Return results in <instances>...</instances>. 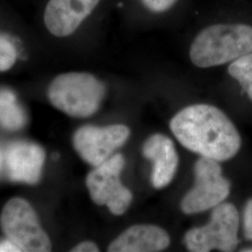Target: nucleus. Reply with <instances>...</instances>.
Here are the masks:
<instances>
[{
  "label": "nucleus",
  "instance_id": "f257e3e1",
  "mask_svg": "<svg viewBox=\"0 0 252 252\" xmlns=\"http://www.w3.org/2000/svg\"><path fill=\"white\" fill-rule=\"evenodd\" d=\"M172 133L180 144L202 157L223 162L241 148V137L232 121L210 105L183 108L170 122Z\"/></svg>",
  "mask_w": 252,
  "mask_h": 252
},
{
  "label": "nucleus",
  "instance_id": "f03ea898",
  "mask_svg": "<svg viewBox=\"0 0 252 252\" xmlns=\"http://www.w3.org/2000/svg\"><path fill=\"white\" fill-rule=\"evenodd\" d=\"M252 53V27L243 24H218L203 29L189 49V58L207 68L234 62Z\"/></svg>",
  "mask_w": 252,
  "mask_h": 252
},
{
  "label": "nucleus",
  "instance_id": "7ed1b4c3",
  "mask_svg": "<svg viewBox=\"0 0 252 252\" xmlns=\"http://www.w3.org/2000/svg\"><path fill=\"white\" fill-rule=\"evenodd\" d=\"M103 82L85 72H69L54 78L48 96L55 108L68 116L87 118L94 115L105 96Z\"/></svg>",
  "mask_w": 252,
  "mask_h": 252
},
{
  "label": "nucleus",
  "instance_id": "20e7f679",
  "mask_svg": "<svg viewBox=\"0 0 252 252\" xmlns=\"http://www.w3.org/2000/svg\"><path fill=\"white\" fill-rule=\"evenodd\" d=\"M0 226L7 239L20 252H48L52 251L49 236L38 221L36 212L25 199H10L4 206Z\"/></svg>",
  "mask_w": 252,
  "mask_h": 252
},
{
  "label": "nucleus",
  "instance_id": "39448f33",
  "mask_svg": "<svg viewBox=\"0 0 252 252\" xmlns=\"http://www.w3.org/2000/svg\"><path fill=\"white\" fill-rule=\"evenodd\" d=\"M239 213L231 203H221L213 208L207 225L188 231L184 243L189 252H234L239 243Z\"/></svg>",
  "mask_w": 252,
  "mask_h": 252
},
{
  "label": "nucleus",
  "instance_id": "423d86ee",
  "mask_svg": "<svg viewBox=\"0 0 252 252\" xmlns=\"http://www.w3.org/2000/svg\"><path fill=\"white\" fill-rule=\"evenodd\" d=\"M125 164L124 155L116 153L106 162L95 166L86 179L92 200L96 205L107 206L115 216L123 215L133 200L132 192L121 181Z\"/></svg>",
  "mask_w": 252,
  "mask_h": 252
},
{
  "label": "nucleus",
  "instance_id": "0eeeda50",
  "mask_svg": "<svg viewBox=\"0 0 252 252\" xmlns=\"http://www.w3.org/2000/svg\"><path fill=\"white\" fill-rule=\"evenodd\" d=\"M194 187L181 201L185 214H196L223 203L231 190V183L222 175L217 161L202 157L194 165Z\"/></svg>",
  "mask_w": 252,
  "mask_h": 252
},
{
  "label": "nucleus",
  "instance_id": "6e6552de",
  "mask_svg": "<svg viewBox=\"0 0 252 252\" xmlns=\"http://www.w3.org/2000/svg\"><path fill=\"white\" fill-rule=\"evenodd\" d=\"M129 136L130 129L124 125L85 126L75 132L73 145L81 158L95 167L109 159Z\"/></svg>",
  "mask_w": 252,
  "mask_h": 252
},
{
  "label": "nucleus",
  "instance_id": "1a4fd4ad",
  "mask_svg": "<svg viewBox=\"0 0 252 252\" xmlns=\"http://www.w3.org/2000/svg\"><path fill=\"white\" fill-rule=\"evenodd\" d=\"M99 2L100 0H50L44 12L46 27L54 36H69Z\"/></svg>",
  "mask_w": 252,
  "mask_h": 252
},
{
  "label": "nucleus",
  "instance_id": "9d476101",
  "mask_svg": "<svg viewBox=\"0 0 252 252\" xmlns=\"http://www.w3.org/2000/svg\"><path fill=\"white\" fill-rule=\"evenodd\" d=\"M45 152L38 145L15 142L6 152L9 179L17 182L36 184L42 175Z\"/></svg>",
  "mask_w": 252,
  "mask_h": 252
},
{
  "label": "nucleus",
  "instance_id": "9b49d317",
  "mask_svg": "<svg viewBox=\"0 0 252 252\" xmlns=\"http://www.w3.org/2000/svg\"><path fill=\"white\" fill-rule=\"evenodd\" d=\"M145 158L153 162L152 183L162 189L171 182L179 166V155L171 139L162 134L151 135L143 144Z\"/></svg>",
  "mask_w": 252,
  "mask_h": 252
},
{
  "label": "nucleus",
  "instance_id": "f8f14e48",
  "mask_svg": "<svg viewBox=\"0 0 252 252\" xmlns=\"http://www.w3.org/2000/svg\"><path fill=\"white\" fill-rule=\"evenodd\" d=\"M170 237L158 226L134 225L108 246L109 252H158L168 248Z\"/></svg>",
  "mask_w": 252,
  "mask_h": 252
},
{
  "label": "nucleus",
  "instance_id": "ddd939ff",
  "mask_svg": "<svg viewBox=\"0 0 252 252\" xmlns=\"http://www.w3.org/2000/svg\"><path fill=\"white\" fill-rule=\"evenodd\" d=\"M27 115L17 103L16 95L7 89L0 90V126L9 131H17L27 124Z\"/></svg>",
  "mask_w": 252,
  "mask_h": 252
},
{
  "label": "nucleus",
  "instance_id": "4468645a",
  "mask_svg": "<svg viewBox=\"0 0 252 252\" xmlns=\"http://www.w3.org/2000/svg\"><path fill=\"white\" fill-rule=\"evenodd\" d=\"M228 72L239 82L250 99L252 100V53L232 62L228 67Z\"/></svg>",
  "mask_w": 252,
  "mask_h": 252
},
{
  "label": "nucleus",
  "instance_id": "2eb2a0df",
  "mask_svg": "<svg viewBox=\"0 0 252 252\" xmlns=\"http://www.w3.org/2000/svg\"><path fill=\"white\" fill-rule=\"evenodd\" d=\"M16 49L9 38L0 35V72L7 71L16 61Z\"/></svg>",
  "mask_w": 252,
  "mask_h": 252
},
{
  "label": "nucleus",
  "instance_id": "dca6fc26",
  "mask_svg": "<svg viewBox=\"0 0 252 252\" xmlns=\"http://www.w3.org/2000/svg\"><path fill=\"white\" fill-rule=\"evenodd\" d=\"M178 0H142L145 7L153 12H163L172 8Z\"/></svg>",
  "mask_w": 252,
  "mask_h": 252
},
{
  "label": "nucleus",
  "instance_id": "f3484780",
  "mask_svg": "<svg viewBox=\"0 0 252 252\" xmlns=\"http://www.w3.org/2000/svg\"><path fill=\"white\" fill-rule=\"evenodd\" d=\"M244 235L246 239L252 240V198L250 199L244 208Z\"/></svg>",
  "mask_w": 252,
  "mask_h": 252
},
{
  "label": "nucleus",
  "instance_id": "a211bd4d",
  "mask_svg": "<svg viewBox=\"0 0 252 252\" xmlns=\"http://www.w3.org/2000/svg\"><path fill=\"white\" fill-rule=\"evenodd\" d=\"M72 252H99L98 247L91 241H85L77 245L71 250Z\"/></svg>",
  "mask_w": 252,
  "mask_h": 252
},
{
  "label": "nucleus",
  "instance_id": "6ab92c4d",
  "mask_svg": "<svg viewBox=\"0 0 252 252\" xmlns=\"http://www.w3.org/2000/svg\"><path fill=\"white\" fill-rule=\"evenodd\" d=\"M20 252V250L14 244L10 242L9 239H6L0 242V252Z\"/></svg>",
  "mask_w": 252,
  "mask_h": 252
},
{
  "label": "nucleus",
  "instance_id": "aec40b11",
  "mask_svg": "<svg viewBox=\"0 0 252 252\" xmlns=\"http://www.w3.org/2000/svg\"><path fill=\"white\" fill-rule=\"evenodd\" d=\"M2 162H3V156H2V153L0 152V170H1V167H2Z\"/></svg>",
  "mask_w": 252,
  "mask_h": 252
}]
</instances>
